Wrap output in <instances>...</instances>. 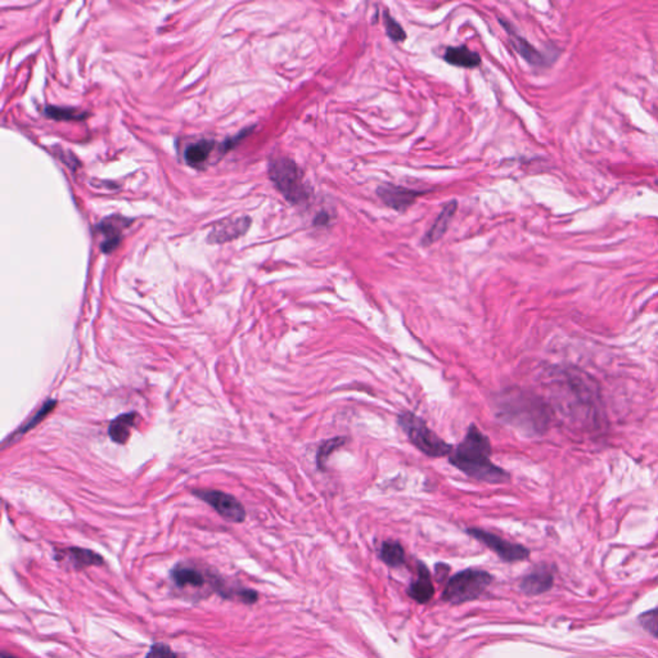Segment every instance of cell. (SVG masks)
Segmentation results:
<instances>
[{"mask_svg": "<svg viewBox=\"0 0 658 658\" xmlns=\"http://www.w3.org/2000/svg\"><path fill=\"white\" fill-rule=\"evenodd\" d=\"M643 627L658 638V609H652L641 616Z\"/></svg>", "mask_w": 658, "mask_h": 658, "instance_id": "d4e9b609", "label": "cell"}, {"mask_svg": "<svg viewBox=\"0 0 658 658\" xmlns=\"http://www.w3.org/2000/svg\"><path fill=\"white\" fill-rule=\"evenodd\" d=\"M444 59L451 66L475 68L481 65V56L466 45L449 47L444 53Z\"/></svg>", "mask_w": 658, "mask_h": 658, "instance_id": "e0dca14e", "label": "cell"}, {"mask_svg": "<svg viewBox=\"0 0 658 658\" xmlns=\"http://www.w3.org/2000/svg\"><path fill=\"white\" fill-rule=\"evenodd\" d=\"M657 184H658V182H657Z\"/></svg>", "mask_w": 658, "mask_h": 658, "instance_id": "f1b7e54d", "label": "cell"}, {"mask_svg": "<svg viewBox=\"0 0 658 658\" xmlns=\"http://www.w3.org/2000/svg\"><path fill=\"white\" fill-rule=\"evenodd\" d=\"M146 658H178L175 652L164 643H156L150 647Z\"/></svg>", "mask_w": 658, "mask_h": 658, "instance_id": "484cf974", "label": "cell"}, {"mask_svg": "<svg viewBox=\"0 0 658 658\" xmlns=\"http://www.w3.org/2000/svg\"><path fill=\"white\" fill-rule=\"evenodd\" d=\"M500 24L506 27L507 33L509 35V40H510V44L513 45V48L517 50V53L525 58L530 65H533V66H542L544 63V58H542V54L538 52V50L533 48V45L530 42H527L526 39H524L522 36H519L518 33L512 29V26L504 22L503 19H500Z\"/></svg>", "mask_w": 658, "mask_h": 658, "instance_id": "2e32d148", "label": "cell"}, {"mask_svg": "<svg viewBox=\"0 0 658 658\" xmlns=\"http://www.w3.org/2000/svg\"><path fill=\"white\" fill-rule=\"evenodd\" d=\"M381 558L389 566H400L405 562V551L400 542H386L381 548Z\"/></svg>", "mask_w": 658, "mask_h": 658, "instance_id": "44dd1931", "label": "cell"}, {"mask_svg": "<svg viewBox=\"0 0 658 658\" xmlns=\"http://www.w3.org/2000/svg\"><path fill=\"white\" fill-rule=\"evenodd\" d=\"M171 580L178 588H203L209 581L207 575L200 568L187 563H179L171 570Z\"/></svg>", "mask_w": 658, "mask_h": 658, "instance_id": "7c38bea8", "label": "cell"}, {"mask_svg": "<svg viewBox=\"0 0 658 658\" xmlns=\"http://www.w3.org/2000/svg\"><path fill=\"white\" fill-rule=\"evenodd\" d=\"M499 408L500 418L530 434H542L549 423L547 405L525 392L503 395Z\"/></svg>", "mask_w": 658, "mask_h": 658, "instance_id": "7a4b0ae2", "label": "cell"}, {"mask_svg": "<svg viewBox=\"0 0 658 658\" xmlns=\"http://www.w3.org/2000/svg\"><path fill=\"white\" fill-rule=\"evenodd\" d=\"M425 193L417 189L400 187V185H393V184H384L378 187L377 189V194L384 205L399 212L407 211Z\"/></svg>", "mask_w": 658, "mask_h": 658, "instance_id": "ba28073f", "label": "cell"}, {"mask_svg": "<svg viewBox=\"0 0 658 658\" xmlns=\"http://www.w3.org/2000/svg\"><path fill=\"white\" fill-rule=\"evenodd\" d=\"M384 27H386V33L393 42H401L407 39V33L404 31V29L395 18H392L387 10L384 12Z\"/></svg>", "mask_w": 658, "mask_h": 658, "instance_id": "cb8c5ba5", "label": "cell"}, {"mask_svg": "<svg viewBox=\"0 0 658 658\" xmlns=\"http://www.w3.org/2000/svg\"><path fill=\"white\" fill-rule=\"evenodd\" d=\"M251 224V219L249 217H232L226 219L224 221L219 223L212 228L210 232L207 242L209 243H225L240 238L241 235L247 232L249 226Z\"/></svg>", "mask_w": 658, "mask_h": 658, "instance_id": "9c48e42d", "label": "cell"}, {"mask_svg": "<svg viewBox=\"0 0 658 658\" xmlns=\"http://www.w3.org/2000/svg\"><path fill=\"white\" fill-rule=\"evenodd\" d=\"M54 557L57 561L66 562L67 565H70L74 570H84V568H88V567L102 566L104 563V559L102 558L98 553H95V551L91 549L76 548V547L57 549Z\"/></svg>", "mask_w": 658, "mask_h": 658, "instance_id": "30bf717a", "label": "cell"}, {"mask_svg": "<svg viewBox=\"0 0 658 658\" xmlns=\"http://www.w3.org/2000/svg\"><path fill=\"white\" fill-rule=\"evenodd\" d=\"M398 423L408 436L409 441L427 457L444 458L449 457L453 453L454 446L442 440L439 434H434L425 423V419L417 414L412 412H402L398 417Z\"/></svg>", "mask_w": 658, "mask_h": 658, "instance_id": "3957f363", "label": "cell"}, {"mask_svg": "<svg viewBox=\"0 0 658 658\" xmlns=\"http://www.w3.org/2000/svg\"><path fill=\"white\" fill-rule=\"evenodd\" d=\"M133 220L123 217H109L100 221L97 229L104 235V241L100 244V249L104 253H109L115 250L121 242V234L124 228Z\"/></svg>", "mask_w": 658, "mask_h": 658, "instance_id": "8fae6325", "label": "cell"}, {"mask_svg": "<svg viewBox=\"0 0 658 658\" xmlns=\"http://www.w3.org/2000/svg\"><path fill=\"white\" fill-rule=\"evenodd\" d=\"M553 585V575L547 567H539L521 581V589L528 595L548 592Z\"/></svg>", "mask_w": 658, "mask_h": 658, "instance_id": "9a60e30c", "label": "cell"}, {"mask_svg": "<svg viewBox=\"0 0 658 658\" xmlns=\"http://www.w3.org/2000/svg\"><path fill=\"white\" fill-rule=\"evenodd\" d=\"M492 581V575L483 570L462 571L448 581L442 593V598L453 604L477 600Z\"/></svg>", "mask_w": 658, "mask_h": 658, "instance_id": "5b68a950", "label": "cell"}, {"mask_svg": "<svg viewBox=\"0 0 658 658\" xmlns=\"http://www.w3.org/2000/svg\"><path fill=\"white\" fill-rule=\"evenodd\" d=\"M56 405H57V401L56 400L47 401V402L42 405V409H40V410H39V412H38V413H36L33 417H31V419H30V421H29L26 425H22V427H19V430L17 431L16 434H26L27 431L33 430V427H36V425H39V423L42 422V419L47 417V416L49 414L50 412L53 410V409L56 408ZM16 434H15V436H16Z\"/></svg>", "mask_w": 658, "mask_h": 658, "instance_id": "603a6c76", "label": "cell"}, {"mask_svg": "<svg viewBox=\"0 0 658 658\" xmlns=\"http://www.w3.org/2000/svg\"><path fill=\"white\" fill-rule=\"evenodd\" d=\"M215 147V143L212 141H200V142L191 144L187 147L184 152V159L185 162L192 167H200L209 159L210 153L212 152Z\"/></svg>", "mask_w": 658, "mask_h": 658, "instance_id": "d6986e66", "label": "cell"}, {"mask_svg": "<svg viewBox=\"0 0 658 658\" xmlns=\"http://www.w3.org/2000/svg\"><path fill=\"white\" fill-rule=\"evenodd\" d=\"M329 221H331V217L328 215V212H327V211H320V212L318 214L317 217H315V220H314V224L317 225V226H327V225L329 224Z\"/></svg>", "mask_w": 658, "mask_h": 658, "instance_id": "4316f807", "label": "cell"}, {"mask_svg": "<svg viewBox=\"0 0 658 658\" xmlns=\"http://www.w3.org/2000/svg\"><path fill=\"white\" fill-rule=\"evenodd\" d=\"M408 594L409 597L417 600L418 603H421V604L430 602L431 598L434 597V583L431 581L430 572H428L427 567L423 563H419V566H418V579L416 581L410 583Z\"/></svg>", "mask_w": 658, "mask_h": 658, "instance_id": "5bb4252c", "label": "cell"}, {"mask_svg": "<svg viewBox=\"0 0 658 658\" xmlns=\"http://www.w3.org/2000/svg\"><path fill=\"white\" fill-rule=\"evenodd\" d=\"M490 439L476 425H469L466 436L449 455L450 464L462 473L481 483H507L509 473L492 462Z\"/></svg>", "mask_w": 658, "mask_h": 658, "instance_id": "6da1fadb", "label": "cell"}, {"mask_svg": "<svg viewBox=\"0 0 658 658\" xmlns=\"http://www.w3.org/2000/svg\"><path fill=\"white\" fill-rule=\"evenodd\" d=\"M45 115L58 121H80L86 117L85 112H79L75 109L56 107V106L45 107Z\"/></svg>", "mask_w": 658, "mask_h": 658, "instance_id": "7402d4cb", "label": "cell"}, {"mask_svg": "<svg viewBox=\"0 0 658 658\" xmlns=\"http://www.w3.org/2000/svg\"><path fill=\"white\" fill-rule=\"evenodd\" d=\"M467 533L475 538L476 540L485 544L489 549L496 553L500 558L507 562H518L524 561L530 556V551L525 547L507 542L495 533H487L483 528H468Z\"/></svg>", "mask_w": 658, "mask_h": 658, "instance_id": "52a82bcc", "label": "cell"}, {"mask_svg": "<svg viewBox=\"0 0 658 658\" xmlns=\"http://www.w3.org/2000/svg\"><path fill=\"white\" fill-rule=\"evenodd\" d=\"M457 209H458V202L457 201H450L444 206V209L440 212V215L436 219L434 225L431 226V229L422 238V244L425 247H428V246L434 244V242L441 240L444 234L446 233L448 226H449L450 221L454 217Z\"/></svg>", "mask_w": 658, "mask_h": 658, "instance_id": "4fadbf2b", "label": "cell"}, {"mask_svg": "<svg viewBox=\"0 0 658 658\" xmlns=\"http://www.w3.org/2000/svg\"><path fill=\"white\" fill-rule=\"evenodd\" d=\"M269 176L284 198L295 206L308 205L310 191L304 183L300 167L292 159L281 157L269 165Z\"/></svg>", "mask_w": 658, "mask_h": 658, "instance_id": "277c9868", "label": "cell"}, {"mask_svg": "<svg viewBox=\"0 0 658 658\" xmlns=\"http://www.w3.org/2000/svg\"><path fill=\"white\" fill-rule=\"evenodd\" d=\"M347 442H349V439L346 436H336V437H331V439L322 442L318 448L317 459H315L318 469L324 471L331 455L334 454V451L341 449L342 446L346 445Z\"/></svg>", "mask_w": 658, "mask_h": 658, "instance_id": "ffe728a7", "label": "cell"}, {"mask_svg": "<svg viewBox=\"0 0 658 658\" xmlns=\"http://www.w3.org/2000/svg\"><path fill=\"white\" fill-rule=\"evenodd\" d=\"M136 418H138V414L132 412V413L121 414L116 419H113L109 427L111 440L116 444H125L129 440L130 431L135 425Z\"/></svg>", "mask_w": 658, "mask_h": 658, "instance_id": "ac0fdd59", "label": "cell"}, {"mask_svg": "<svg viewBox=\"0 0 658 658\" xmlns=\"http://www.w3.org/2000/svg\"><path fill=\"white\" fill-rule=\"evenodd\" d=\"M193 494L207 503L212 508L217 510L220 516L229 522L241 524L246 519V510L242 506L241 501L234 498L233 495L226 494L220 490H210V489H198L193 490Z\"/></svg>", "mask_w": 658, "mask_h": 658, "instance_id": "8992f818", "label": "cell"}, {"mask_svg": "<svg viewBox=\"0 0 658 658\" xmlns=\"http://www.w3.org/2000/svg\"><path fill=\"white\" fill-rule=\"evenodd\" d=\"M1 658H16V657H15V656H10V655H8V653H6V652H3V653H1Z\"/></svg>", "mask_w": 658, "mask_h": 658, "instance_id": "83f0119b", "label": "cell"}]
</instances>
